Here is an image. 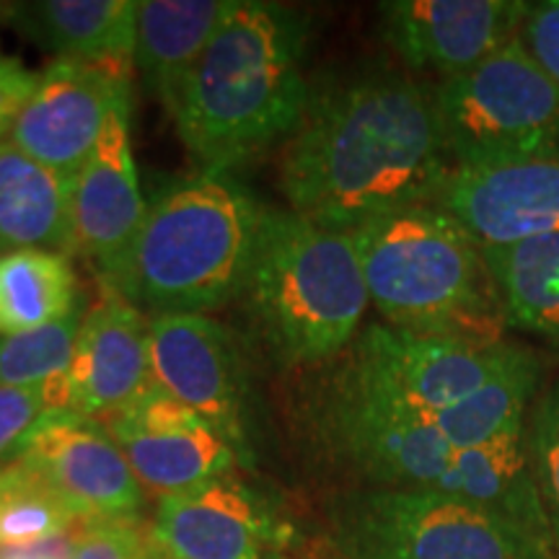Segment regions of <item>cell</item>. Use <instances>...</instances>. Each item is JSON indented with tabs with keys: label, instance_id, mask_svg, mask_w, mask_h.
<instances>
[{
	"label": "cell",
	"instance_id": "cell-1",
	"mask_svg": "<svg viewBox=\"0 0 559 559\" xmlns=\"http://www.w3.org/2000/svg\"><path fill=\"white\" fill-rule=\"evenodd\" d=\"M451 171L436 91L400 73H368L311 96L280 179L293 213L353 230L436 205Z\"/></svg>",
	"mask_w": 559,
	"mask_h": 559
},
{
	"label": "cell",
	"instance_id": "cell-2",
	"mask_svg": "<svg viewBox=\"0 0 559 559\" xmlns=\"http://www.w3.org/2000/svg\"><path fill=\"white\" fill-rule=\"evenodd\" d=\"M309 16L262 0H236L181 91L174 111L202 171H228L296 132L311 94L304 79Z\"/></svg>",
	"mask_w": 559,
	"mask_h": 559
},
{
	"label": "cell",
	"instance_id": "cell-3",
	"mask_svg": "<svg viewBox=\"0 0 559 559\" xmlns=\"http://www.w3.org/2000/svg\"><path fill=\"white\" fill-rule=\"evenodd\" d=\"M262 210L228 171H202L160 190L130 254L104 280L156 313H205L239 298Z\"/></svg>",
	"mask_w": 559,
	"mask_h": 559
},
{
	"label": "cell",
	"instance_id": "cell-4",
	"mask_svg": "<svg viewBox=\"0 0 559 559\" xmlns=\"http://www.w3.org/2000/svg\"><path fill=\"white\" fill-rule=\"evenodd\" d=\"M370 304L389 326L428 337L502 342L500 298L477 239L440 205L349 230Z\"/></svg>",
	"mask_w": 559,
	"mask_h": 559
},
{
	"label": "cell",
	"instance_id": "cell-5",
	"mask_svg": "<svg viewBox=\"0 0 559 559\" xmlns=\"http://www.w3.org/2000/svg\"><path fill=\"white\" fill-rule=\"evenodd\" d=\"M241 300L280 362L309 366L353 342L370 296L349 230L264 207Z\"/></svg>",
	"mask_w": 559,
	"mask_h": 559
},
{
	"label": "cell",
	"instance_id": "cell-6",
	"mask_svg": "<svg viewBox=\"0 0 559 559\" xmlns=\"http://www.w3.org/2000/svg\"><path fill=\"white\" fill-rule=\"evenodd\" d=\"M432 91L453 169L559 160V86L519 37Z\"/></svg>",
	"mask_w": 559,
	"mask_h": 559
},
{
	"label": "cell",
	"instance_id": "cell-7",
	"mask_svg": "<svg viewBox=\"0 0 559 559\" xmlns=\"http://www.w3.org/2000/svg\"><path fill=\"white\" fill-rule=\"evenodd\" d=\"M349 559H557L519 523L430 489H376L342 508Z\"/></svg>",
	"mask_w": 559,
	"mask_h": 559
},
{
	"label": "cell",
	"instance_id": "cell-8",
	"mask_svg": "<svg viewBox=\"0 0 559 559\" xmlns=\"http://www.w3.org/2000/svg\"><path fill=\"white\" fill-rule=\"evenodd\" d=\"M513 349L506 340L466 342L370 324L355 345L349 370L376 394L430 419L474 394Z\"/></svg>",
	"mask_w": 559,
	"mask_h": 559
},
{
	"label": "cell",
	"instance_id": "cell-9",
	"mask_svg": "<svg viewBox=\"0 0 559 559\" xmlns=\"http://www.w3.org/2000/svg\"><path fill=\"white\" fill-rule=\"evenodd\" d=\"M326 428L334 445L389 489H436L453 459V445L428 417L389 402L345 370L330 396Z\"/></svg>",
	"mask_w": 559,
	"mask_h": 559
},
{
	"label": "cell",
	"instance_id": "cell-10",
	"mask_svg": "<svg viewBox=\"0 0 559 559\" xmlns=\"http://www.w3.org/2000/svg\"><path fill=\"white\" fill-rule=\"evenodd\" d=\"M130 99V70L55 60L11 130V143L73 181L99 143L111 109Z\"/></svg>",
	"mask_w": 559,
	"mask_h": 559
},
{
	"label": "cell",
	"instance_id": "cell-11",
	"mask_svg": "<svg viewBox=\"0 0 559 559\" xmlns=\"http://www.w3.org/2000/svg\"><path fill=\"white\" fill-rule=\"evenodd\" d=\"M151 386V321L104 283L102 300L83 313L68 370L45 383L47 409L111 419Z\"/></svg>",
	"mask_w": 559,
	"mask_h": 559
},
{
	"label": "cell",
	"instance_id": "cell-12",
	"mask_svg": "<svg viewBox=\"0 0 559 559\" xmlns=\"http://www.w3.org/2000/svg\"><path fill=\"white\" fill-rule=\"evenodd\" d=\"M16 459L29 464L88 521L130 519L143 489L128 459L96 419L70 409H45L19 440Z\"/></svg>",
	"mask_w": 559,
	"mask_h": 559
},
{
	"label": "cell",
	"instance_id": "cell-13",
	"mask_svg": "<svg viewBox=\"0 0 559 559\" xmlns=\"http://www.w3.org/2000/svg\"><path fill=\"white\" fill-rule=\"evenodd\" d=\"M153 383L223 432L247 436L249 386L241 355L226 326L205 313H156L151 319Z\"/></svg>",
	"mask_w": 559,
	"mask_h": 559
},
{
	"label": "cell",
	"instance_id": "cell-14",
	"mask_svg": "<svg viewBox=\"0 0 559 559\" xmlns=\"http://www.w3.org/2000/svg\"><path fill=\"white\" fill-rule=\"evenodd\" d=\"M107 423L140 485L166 498L221 479L234 466V443L156 383Z\"/></svg>",
	"mask_w": 559,
	"mask_h": 559
},
{
	"label": "cell",
	"instance_id": "cell-15",
	"mask_svg": "<svg viewBox=\"0 0 559 559\" xmlns=\"http://www.w3.org/2000/svg\"><path fill=\"white\" fill-rule=\"evenodd\" d=\"M528 9L521 0H391L381 3V32L409 68L449 81L519 37Z\"/></svg>",
	"mask_w": 559,
	"mask_h": 559
},
{
	"label": "cell",
	"instance_id": "cell-16",
	"mask_svg": "<svg viewBox=\"0 0 559 559\" xmlns=\"http://www.w3.org/2000/svg\"><path fill=\"white\" fill-rule=\"evenodd\" d=\"M145 213L130 145V99H124L111 109L99 143L73 179V251L99 264L102 280L111 277L130 254Z\"/></svg>",
	"mask_w": 559,
	"mask_h": 559
},
{
	"label": "cell",
	"instance_id": "cell-17",
	"mask_svg": "<svg viewBox=\"0 0 559 559\" xmlns=\"http://www.w3.org/2000/svg\"><path fill=\"white\" fill-rule=\"evenodd\" d=\"M436 205L479 247L559 236V160L492 169H453Z\"/></svg>",
	"mask_w": 559,
	"mask_h": 559
},
{
	"label": "cell",
	"instance_id": "cell-18",
	"mask_svg": "<svg viewBox=\"0 0 559 559\" xmlns=\"http://www.w3.org/2000/svg\"><path fill=\"white\" fill-rule=\"evenodd\" d=\"M267 510L239 485L215 479L160 500L153 539L171 559H262Z\"/></svg>",
	"mask_w": 559,
	"mask_h": 559
},
{
	"label": "cell",
	"instance_id": "cell-19",
	"mask_svg": "<svg viewBox=\"0 0 559 559\" xmlns=\"http://www.w3.org/2000/svg\"><path fill=\"white\" fill-rule=\"evenodd\" d=\"M236 0H140L135 68L151 94L177 111L181 91Z\"/></svg>",
	"mask_w": 559,
	"mask_h": 559
},
{
	"label": "cell",
	"instance_id": "cell-20",
	"mask_svg": "<svg viewBox=\"0 0 559 559\" xmlns=\"http://www.w3.org/2000/svg\"><path fill=\"white\" fill-rule=\"evenodd\" d=\"M432 492L495 510L519 523L528 534L551 544L547 515L531 472L526 428L492 443L453 451L449 469Z\"/></svg>",
	"mask_w": 559,
	"mask_h": 559
},
{
	"label": "cell",
	"instance_id": "cell-21",
	"mask_svg": "<svg viewBox=\"0 0 559 559\" xmlns=\"http://www.w3.org/2000/svg\"><path fill=\"white\" fill-rule=\"evenodd\" d=\"M13 11L21 29L60 60L135 66V0H41Z\"/></svg>",
	"mask_w": 559,
	"mask_h": 559
},
{
	"label": "cell",
	"instance_id": "cell-22",
	"mask_svg": "<svg viewBox=\"0 0 559 559\" xmlns=\"http://www.w3.org/2000/svg\"><path fill=\"white\" fill-rule=\"evenodd\" d=\"M73 181L0 143V251H73Z\"/></svg>",
	"mask_w": 559,
	"mask_h": 559
},
{
	"label": "cell",
	"instance_id": "cell-23",
	"mask_svg": "<svg viewBox=\"0 0 559 559\" xmlns=\"http://www.w3.org/2000/svg\"><path fill=\"white\" fill-rule=\"evenodd\" d=\"M506 326L559 345V236L481 247Z\"/></svg>",
	"mask_w": 559,
	"mask_h": 559
},
{
	"label": "cell",
	"instance_id": "cell-24",
	"mask_svg": "<svg viewBox=\"0 0 559 559\" xmlns=\"http://www.w3.org/2000/svg\"><path fill=\"white\" fill-rule=\"evenodd\" d=\"M542 381V362L534 349L515 345L506 366L492 373L464 402L438 412L430 425L453 449L492 443L528 423V407Z\"/></svg>",
	"mask_w": 559,
	"mask_h": 559
},
{
	"label": "cell",
	"instance_id": "cell-25",
	"mask_svg": "<svg viewBox=\"0 0 559 559\" xmlns=\"http://www.w3.org/2000/svg\"><path fill=\"white\" fill-rule=\"evenodd\" d=\"M81 311L79 277L68 254L16 249L0 254V334L41 330Z\"/></svg>",
	"mask_w": 559,
	"mask_h": 559
},
{
	"label": "cell",
	"instance_id": "cell-26",
	"mask_svg": "<svg viewBox=\"0 0 559 559\" xmlns=\"http://www.w3.org/2000/svg\"><path fill=\"white\" fill-rule=\"evenodd\" d=\"M79 515L50 481L29 464H16L0 472V549H32L50 544L66 534Z\"/></svg>",
	"mask_w": 559,
	"mask_h": 559
},
{
	"label": "cell",
	"instance_id": "cell-27",
	"mask_svg": "<svg viewBox=\"0 0 559 559\" xmlns=\"http://www.w3.org/2000/svg\"><path fill=\"white\" fill-rule=\"evenodd\" d=\"M81 324L83 313L75 311L58 324L0 337V386L39 389L66 373Z\"/></svg>",
	"mask_w": 559,
	"mask_h": 559
},
{
	"label": "cell",
	"instance_id": "cell-28",
	"mask_svg": "<svg viewBox=\"0 0 559 559\" xmlns=\"http://www.w3.org/2000/svg\"><path fill=\"white\" fill-rule=\"evenodd\" d=\"M526 445L551 544L559 551V379L534 404L526 423Z\"/></svg>",
	"mask_w": 559,
	"mask_h": 559
},
{
	"label": "cell",
	"instance_id": "cell-29",
	"mask_svg": "<svg viewBox=\"0 0 559 559\" xmlns=\"http://www.w3.org/2000/svg\"><path fill=\"white\" fill-rule=\"evenodd\" d=\"M70 559H153L130 519L88 521L75 536Z\"/></svg>",
	"mask_w": 559,
	"mask_h": 559
},
{
	"label": "cell",
	"instance_id": "cell-30",
	"mask_svg": "<svg viewBox=\"0 0 559 559\" xmlns=\"http://www.w3.org/2000/svg\"><path fill=\"white\" fill-rule=\"evenodd\" d=\"M519 39L544 73L559 86V0L531 3L523 19Z\"/></svg>",
	"mask_w": 559,
	"mask_h": 559
},
{
	"label": "cell",
	"instance_id": "cell-31",
	"mask_svg": "<svg viewBox=\"0 0 559 559\" xmlns=\"http://www.w3.org/2000/svg\"><path fill=\"white\" fill-rule=\"evenodd\" d=\"M45 409H47L45 386L39 389L0 386V453L13 449V445H19V440L26 436V430L37 423Z\"/></svg>",
	"mask_w": 559,
	"mask_h": 559
},
{
	"label": "cell",
	"instance_id": "cell-32",
	"mask_svg": "<svg viewBox=\"0 0 559 559\" xmlns=\"http://www.w3.org/2000/svg\"><path fill=\"white\" fill-rule=\"evenodd\" d=\"M37 81L39 73H32L21 60L0 58V138L11 135L19 115L37 88Z\"/></svg>",
	"mask_w": 559,
	"mask_h": 559
},
{
	"label": "cell",
	"instance_id": "cell-33",
	"mask_svg": "<svg viewBox=\"0 0 559 559\" xmlns=\"http://www.w3.org/2000/svg\"><path fill=\"white\" fill-rule=\"evenodd\" d=\"M0 559H70V549L66 544H60L58 549H13V551H3Z\"/></svg>",
	"mask_w": 559,
	"mask_h": 559
},
{
	"label": "cell",
	"instance_id": "cell-34",
	"mask_svg": "<svg viewBox=\"0 0 559 559\" xmlns=\"http://www.w3.org/2000/svg\"><path fill=\"white\" fill-rule=\"evenodd\" d=\"M270 559H280V557H270Z\"/></svg>",
	"mask_w": 559,
	"mask_h": 559
},
{
	"label": "cell",
	"instance_id": "cell-35",
	"mask_svg": "<svg viewBox=\"0 0 559 559\" xmlns=\"http://www.w3.org/2000/svg\"><path fill=\"white\" fill-rule=\"evenodd\" d=\"M557 559H559V555H557Z\"/></svg>",
	"mask_w": 559,
	"mask_h": 559
}]
</instances>
